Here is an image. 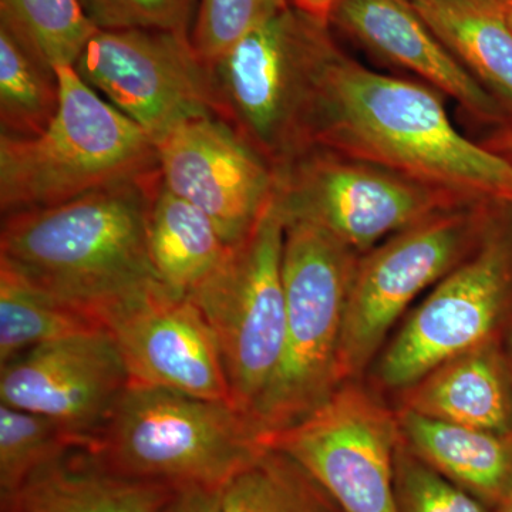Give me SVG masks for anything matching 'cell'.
<instances>
[{
	"mask_svg": "<svg viewBox=\"0 0 512 512\" xmlns=\"http://www.w3.org/2000/svg\"><path fill=\"white\" fill-rule=\"evenodd\" d=\"M305 151L377 165L467 200L512 207V165L457 130L433 87L367 69L326 37L303 121Z\"/></svg>",
	"mask_w": 512,
	"mask_h": 512,
	"instance_id": "1",
	"label": "cell"
},
{
	"mask_svg": "<svg viewBox=\"0 0 512 512\" xmlns=\"http://www.w3.org/2000/svg\"><path fill=\"white\" fill-rule=\"evenodd\" d=\"M160 184L158 174L55 207L2 215L0 269L100 322L127 303L170 291L147 241Z\"/></svg>",
	"mask_w": 512,
	"mask_h": 512,
	"instance_id": "2",
	"label": "cell"
},
{
	"mask_svg": "<svg viewBox=\"0 0 512 512\" xmlns=\"http://www.w3.org/2000/svg\"><path fill=\"white\" fill-rule=\"evenodd\" d=\"M60 107L40 136L0 137L2 215L55 207L90 192L161 174L153 138L84 83L56 69Z\"/></svg>",
	"mask_w": 512,
	"mask_h": 512,
	"instance_id": "3",
	"label": "cell"
},
{
	"mask_svg": "<svg viewBox=\"0 0 512 512\" xmlns=\"http://www.w3.org/2000/svg\"><path fill=\"white\" fill-rule=\"evenodd\" d=\"M359 254L308 222L285 224L286 326L281 362L249 420L259 441L281 433L339 389V349Z\"/></svg>",
	"mask_w": 512,
	"mask_h": 512,
	"instance_id": "4",
	"label": "cell"
},
{
	"mask_svg": "<svg viewBox=\"0 0 512 512\" xmlns=\"http://www.w3.org/2000/svg\"><path fill=\"white\" fill-rule=\"evenodd\" d=\"M90 448L123 476L224 488L264 446L234 404L128 384Z\"/></svg>",
	"mask_w": 512,
	"mask_h": 512,
	"instance_id": "5",
	"label": "cell"
},
{
	"mask_svg": "<svg viewBox=\"0 0 512 512\" xmlns=\"http://www.w3.org/2000/svg\"><path fill=\"white\" fill-rule=\"evenodd\" d=\"M494 202L437 212L357 259L343 318L340 382L363 379L417 296L476 251L493 224Z\"/></svg>",
	"mask_w": 512,
	"mask_h": 512,
	"instance_id": "6",
	"label": "cell"
},
{
	"mask_svg": "<svg viewBox=\"0 0 512 512\" xmlns=\"http://www.w3.org/2000/svg\"><path fill=\"white\" fill-rule=\"evenodd\" d=\"M329 25L293 6L211 66L218 116L274 167L305 153L303 121Z\"/></svg>",
	"mask_w": 512,
	"mask_h": 512,
	"instance_id": "7",
	"label": "cell"
},
{
	"mask_svg": "<svg viewBox=\"0 0 512 512\" xmlns=\"http://www.w3.org/2000/svg\"><path fill=\"white\" fill-rule=\"evenodd\" d=\"M284 239L274 195L254 229L187 295L214 332L232 404L248 419L274 379L284 350Z\"/></svg>",
	"mask_w": 512,
	"mask_h": 512,
	"instance_id": "8",
	"label": "cell"
},
{
	"mask_svg": "<svg viewBox=\"0 0 512 512\" xmlns=\"http://www.w3.org/2000/svg\"><path fill=\"white\" fill-rule=\"evenodd\" d=\"M511 320L512 229L494 220L476 251L404 319L367 383L392 396L451 357L503 342Z\"/></svg>",
	"mask_w": 512,
	"mask_h": 512,
	"instance_id": "9",
	"label": "cell"
},
{
	"mask_svg": "<svg viewBox=\"0 0 512 512\" xmlns=\"http://www.w3.org/2000/svg\"><path fill=\"white\" fill-rule=\"evenodd\" d=\"M275 201L284 224L308 222L359 255L437 212L477 202L320 148L276 170Z\"/></svg>",
	"mask_w": 512,
	"mask_h": 512,
	"instance_id": "10",
	"label": "cell"
},
{
	"mask_svg": "<svg viewBox=\"0 0 512 512\" xmlns=\"http://www.w3.org/2000/svg\"><path fill=\"white\" fill-rule=\"evenodd\" d=\"M399 439L396 410L359 379L340 384L311 416L261 444L299 461L345 512H399L394 493Z\"/></svg>",
	"mask_w": 512,
	"mask_h": 512,
	"instance_id": "11",
	"label": "cell"
},
{
	"mask_svg": "<svg viewBox=\"0 0 512 512\" xmlns=\"http://www.w3.org/2000/svg\"><path fill=\"white\" fill-rule=\"evenodd\" d=\"M73 69L156 144L185 121L218 116L211 66L190 35L97 29Z\"/></svg>",
	"mask_w": 512,
	"mask_h": 512,
	"instance_id": "12",
	"label": "cell"
},
{
	"mask_svg": "<svg viewBox=\"0 0 512 512\" xmlns=\"http://www.w3.org/2000/svg\"><path fill=\"white\" fill-rule=\"evenodd\" d=\"M128 384L106 329L37 346L0 365V403L55 421L90 447Z\"/></svg>",
	"mask_w": 512,
	"mask_h": 512,
	"instance_id": "13",
	"label": "cell"
},
{
	"mask_svg": "<svg viewBox=\"0 0 512 512\" xmlns=\"http://www.w3.org/2000/svg\"><path fill=\"white\" fill-rule=\"evenodd\" d=\"M157 148L165 187L205 212L228 247L247 237L274 198V167L220 116L185 121Z\"/></svg>",
	"mask_w": 512,
	"mask_h": 512,
	"instance_id": "14",
	"label": "cell"
},
{
	"mask_svg": "<svg viewBox=\"0 0 512 512\" xmlns=\"http://www.w3.org/2000/svg\"><path fill=\"white\" fill-rule=\"evenodd\" d=\"M130 384L232 404L217 339L188 296L153 293L104 316Z\"/></svg>",
	"mask_w": 512,
	"mask_h": 512,
	"instance_id": "15",
	"label": "cell"
},
{
	"mask_svg": "<svg viewBox=\"0 0 512 512\" xmlns=\"http://www.w3.org/2000/svg\"><path fill=\"white\" fill-rule=\"evenodd\" d=\"M329 25L380 59L426 80L476 119L503 120L497 100L434 35L413 0H336Z\"/></svg>",
	"mask_w": 512,
	"mask_h": 512,
	"instance_id": "16",
	"label": "cell"
},
{
	"mask_svg": "<svg viewBox=\"0 0 512 512\" xmlns=\"http://www.w3.org/2000/svg\"><path fill=\"white\" fill-rule=\"evenodd\" d=\"M390 397L394 409L512 437V366L503 342L451 357Z\"/></svg>",
	"mask_w": 512,
	"mask_h": 512,
	"instance_id": "17",
	"label": "cell"
},
{
	"mask_svg": "<svg viewBox=\"0 0 512 512\" xmlns=\"http://www.w3.org/2000/svg\"><path fill=\"white\" fill-rule=\"evenodd\" d=\"M175 490L116 473L90 446H77L39 468L2 512H158Z\"/></svg>",
	"mask_w": 512,
	"mask_h": 512,
	"instance_id": "18",
	"label": "cell"
},
{
	"mask_svg": "<svg viewBox=\"0 0 512 512\" xmlns=\"http://www.w3.org/2000/svg\"><path fill=\"white\" fill-rule=\"evenodd\" d=\"M394 410L400 437L416 456L498 511L512 484V437Z\"/></svg>",
	"mask_w": 512,
	"mask_h": 512,
	"instance_id": "19",
	"label": "cell"
},
{
	"mask_svg": "<svg viewBox=\"0 0 512 512\" xmlns=\"http://www.w3.org/2000/svg\"><path fill=\"white\" fill-rule=\"evenodd\" d=\"M421 18L497 103L512 111V29L498 0H413Z\"/></svg>",
	"mask_w": 512,
	"mask_h": 512,
	"instance_id": "20",
	"label": "cell"
},
{
	"mask_svg": "<svg viewBox=\"0 0 512 512\" xmlns=\"http://www.w3.org/2000/svg\"><path fill=\"white\" fill-rule=\"evenodd\" d=\"M148 251L163 284L187 296L217 271L229 249L205 212L161 180L147 222Z\"/></svg>",
	"mask_w": 512,
	"mask_h": 512,
	"instance_id": "21",
	"label": "cell"
},
{
	"mask_svg": "<svg viewBox=\"0 0 512 512\" xmlns=\"http://www.w3.org/2000/svg\"><path fill=\"white\" fill-rule=\"evenodd\" d=\"M100 329L106 328L99 319L0 269V365L37 346Z\"/></svg>",
	"mask_w": 512,
	"mask_h": 512,
	"instance_id": "22",
	"label": "cell"
},
{
	"mask_svg": "<svg viewBox=\"0 0 512 512\" xmlns=\"http://www.w3.org/2000/svg\"><path fill=\"white\" fill-rule=\"evenodd\" d=\"M59 107L56 70L0 28V137L28 140L40 136L55 120Z\"/></svg>",
	"mask_w": 512,
	"mask_h": 512,
	"instance_id": "23",
	"label": "cell"
},
{
	"mask_svg": "<svg viewBox=\"0 0 512 512\" xmlns=\"http://www.w3.org/2000/svg\"><path fill=\"white\" fill-rule=\"evenodd\" d=\"M0 28L46 66H73L96 26L80 0H0Z\"/></svg>",
	"mask_w": 512,
	"mask_h": 512,
	"instance_id": "24",
	"label": "cell"
},
{
	"mask_svg": "<svg viewBox=\"0 0 512 512\" xmlns=\"http://www.w3.org/2000/svg\"><path fill=\"white\" fill-rule=\"evenodd\" d=\"M87 446L39 414L0 404V500L8 503L39 468Z\"/></svg>",
	"mask_w": 512,
	"mask_h": 512,
	"instance_id": "25",
	"label": "cell"
},
{
	"mask_svg": "<svg viewBox=\"0 0 512 512\" xmlns=\"http://www.w3.org/2000/svg\"><path fill=\"white\" fill-rule=\"evenodd\" d=\"M255 512H345L299 461L266 447L241 471Z\"/></svg>",
	"mask_w": 512,
	"mask_h": 512,
	"instance_id": "26",
	"label": "cell"
},
{
	"mask_svg": "<svg viewBox=\"0 0 512 512\" xmlns=\"http://www.w3.org/2000/svg\"><path fill=\"white\" fill-rule=\"evenodd\" d=\"M289 6V0H200L191 32L192 45L212 66L242 37Z\"/></svg>",
	"mask_w": 512,
	"mask_h": 512,
	"instance_id": "27",
	"label": "cell"
},
{
	"mask_svg": "<svg viewBox=\"0 0 512 512\" xmlns=\"http://www.w3.org/2000/svg\"><path fill=\"white\" fill-rule=\"evenodd\" d=\"M394 493L399 512H493L424 463L402 437L394 453Z\"/></svg>",
	"mask_w": 512,
	"mask_h": 512,
	"instance_id": "28",
	"label": "cell"
},
{
	"mask_svg": "<svg viewBox=\"0 0 512 512\" xmlns=\"http://www.w3.org/2000/svg\"><path fill=\"white\" fill-rule=\"evenodd\" d=\"M97 29H146L190 35L195 0H80Z\"/></svg>",
	"mask_w": 512,
	"mask_h": 512,
	"instance_id": "29",
	"label": "cell"
},
{
	"mask_svg": "<svg viewBox=\"0 0 512 512\" xmlns=\"http://www.w3.org/2000/svg\"><path fill=\"white\" fill-rule=\"evenodd\" d=\"M224 488L183 485L158 512H222Z\"/></svg>",
	"mask_w": 512,
	"mask_h": 512,
	"instance_id": "30",
	"label": "cell"
},
{
	"mask_svg": "<svg viewBox=\"0 0 512 512\" xmlns=\"http://www.w3.org/2000/svg\"><path fill=\"white\" fill-rule=\"evenodd\" d=\"M335 2L336 0H291V5L306 15L329 25L330 12H332Z\"/></svg>",
	"mask_w": 512,
	"mask_h": 512,
	"instance_id": "31",
	"label": "cell"
},
{
	"mask_svg": "<svg viewBox=\"0 0 512 512\" xmlns=\"http://www.w3.org/2000/svg\"><path fill=\"white\" fill-rule=\"evenodd\" d=\"M487 147L512 165V121L498 131L497 136L487 144Z\"/></svg>",
	"mask_w": 512,
	"mask_h": 512,
	"instance_id": "32",
	"label": "cell"
},
{
	"mask_svg": "<svg viewBox=\"0 0 512 512\" xmlns=\"http://www.w3.org/2000/svg\"><path fill=\"white\" fill-rule=\"evenodd\" d=\"M497 512H512V484L510 490H508L507 495H505L503 503H501L500 508H498Z\"/></svg>",
	"mask_w": 512,
	"mask_h": 512,
	"instance_id": "33",
	"label": "cell"
},
{
	"mask_svg": "<svg viewBox=\"0 0 512 512\" xmlns=\"http://www.w3.org/2000/svg\"><path fill=\"white\" fill-rule=\"evenodd\" d=\"M505 9H507L508 23H510L512 29V8H507V6H505Z\"/></svg>",
	"mask_w": 512,
	"mask_h": 512,
	"instance_id": "34",
	"label": "cell"
},
{
	"mask_svg": "<svg viewBox=\"0 0 512 512\" xmlns=\"http://www.w3.org/2000/svg\"><path fill=\"white\" fill-rule=\"evenodd\" d=\"M498 2L503 3L507 8H512V0H498Z\"/></svg>",
	"mask_w": 512,
	"mask_h": 512,
	"instance_id": "35",
	"label": "cell"
},
{
	"mask_svg": "<svg viewBox=\"0 0 512 512\" xmlns=\"http://www.w3.org/2000/svg\"><path fill=\"white\" fill-rule=\"evenodd\" d=\"M510 359H511V366H512V349H511V352H510Z\"/></svg>",
	"mask_w": 512,
	"mask_h": 512,
	"instance_id": "36",
	"label": "cell"
}]
</instances>
